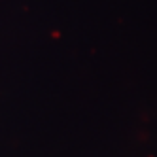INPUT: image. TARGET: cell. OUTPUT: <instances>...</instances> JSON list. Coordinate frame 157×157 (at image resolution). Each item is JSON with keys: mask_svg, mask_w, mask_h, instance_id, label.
I'll return each mask as SVG.
<instances>
[]
</instances>
